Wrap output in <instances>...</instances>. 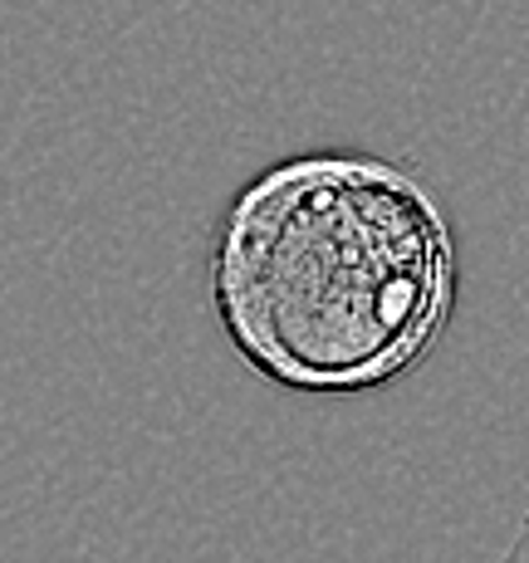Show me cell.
I'll return each instance as SVG.
<instances>
[{
  "label": "cell",
  "mask_w": 529,
  "mask_h": 563,
  "mask_svg": "<svg viewBox=\"0 0 529 563\" xmlns=\"http://www.w3.org/2000/svg\"><path fill=\"white\" fill-rule=\"evenodd\" d=\"M231 349L289 393H373L427 363L456 309L441 206L393 162L289 157L235 197L211 260Z\"/></svg>",
  "instance_id": "1"
},
{
  "label": "cell",
  "mask_w": 529,
  "mask_h": 563,
  "mask_svg": "<svg viewBox=\"0 0 529 563\" xmlns=\"http://www.w3.org/2000/svg\"><path fill=\"white\" fill-rule=\"evenodd\" d=\"M495 563H529V510L520 515V525H515L510 544L500 549V559H495Z\"/></svg>",
  "instance_id": "2"
}]
</instances>
